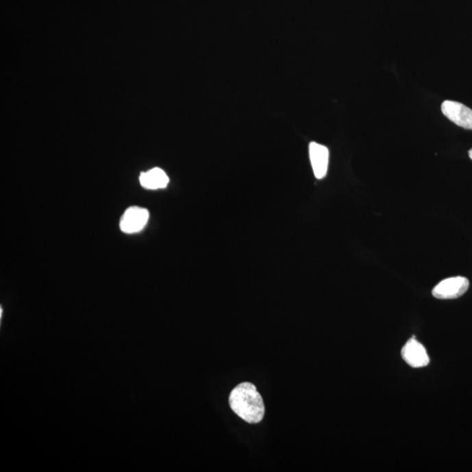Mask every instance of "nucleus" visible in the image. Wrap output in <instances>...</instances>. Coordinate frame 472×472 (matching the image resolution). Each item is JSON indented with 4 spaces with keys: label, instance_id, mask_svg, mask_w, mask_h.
<instances>
[{
    "label": "nucleus",
    "instance_id": "f257e3e1",
    "mask_svg": "<svg viewBox=\"0 0 472 472\" xmlns=\"http://www.w3.org/2000/svg\"><path fill=\"white\" fill-rule=\"evenodd\" d=\"M229 403L234 413L247 423L256 424L264 419V400L252 383L243 382L236 386L231 392Z\"/></svg>",
    "mask_w": 472,
    "mask_h": 472
},
{
    "label": "nucleus",
    "instance_id": "f03ea898",
    "mask_svg": "<svg viewBox=\"0 0 472 472\" xmlns=\"http://www.w3.org/2000/svg\"><path fill=\"white\" fill-rule=\"evenodd\" d=\"M470 286V282L467 278L455 277L447 278L440 282L434 288L432 295L438 299H456L464 295Z\"/></svg>",
    "mask_w": 472,
    "mask_h": 472
},
{
    "label": "nucleus",
    "instance_id": "7ed1b4c3",
    "mask_svg": "<svg viewBox=\"0 0 472 472\" xmlns=\"http://www.w3.org/2000/svg\"><path fill=\"white\" fill-rule=\"evenodd\" d=\"M442 112L455 125L472 129V110L464 104L446 100L442 104Z\"/></svg>",
    "mask_w": 472,
    "mask_h": 472
},
{
    "label": "nucleus",
    "instance_id": "20e7f679",
    "mask_svg": "<svg viewBox=\"0 0 472 472\" xmlns=\"http://www.w3.org/2000/svg\"><path fill=\"white\" fill-rule=\"evenodd\" d=\"M150 214L147 209L132 207L123 214L120 221V229L125 234H135L141 231L147 224Z\"/></svg>",
    "mask_w": 472,
    "mask_h": 472
},
{
    "label": "nucleus",
    "instance_id": "39448f33",
    "mask_svg": "<svg viewBox=\"0 0 472 472\" xmlns=\"http://www.w3.org/2000/svg\"><path fill=\"white\" fill-rule=\"evenodd\" d=\"M401 356L408 365L414 369L426 367L430 363L425 347L414 338H410L402 348Z\"/></svg>",
    "mask_w": 472,
    "mask_h": 472
},
{
    "label": "nucleus",
    "instance_id": "423d86ee",
    "mask_svg": "<svg viewBox=\"0 0 472 472\" xmlns=\"http://www.w3.org/2000/svg\"><path fill=\"white\" fill-rule=\"evenodd\" d=\"M309 153L310 163H312L313 173H314L316 178L318 179H324L328 170V149L325 145L312 142L309 147Z\"/></svg>",
    "mask_w": 472,
    "mask_h": 472
},
{
    "label": "nucleus",
    "instance_id": "0eeeda50",
    "mask_svg": "<svg viewBox=\"0 0 472 472\" xmlns=\"http://www.w3.org/2000/svg\"><path fill=\"white\" fill-rule=\"evenodd\" d=\"M139 179L142 188L150 190L166 188L169 183L166 173L160 168H153L148 172L141 173Z\"/></svg>",
    "mask_w": 472,
    "mask_h": 472
},
{
    "label": "nucleus",
    "instance_id": "6e6552de",
    "mask_svg": "<svg viewBox=\"0 0 472 472\" xmlns=\"http://www.w3.org/2000/svg\"><path fill=\"white\" fill-rule=\"evenodd\" d=\"M469 156H470V158L472 160V149H471V150L469 151Z\"/></svg>",
    "mask_w": 472,
    "mask_h": 472
}]
</instances>
